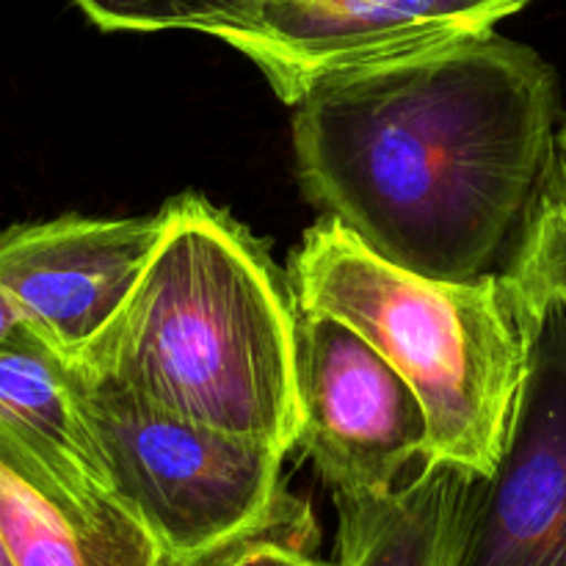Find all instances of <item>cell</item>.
<instances>
[{"label": "cell", "mask_w": 566, "mask_h": 566, "mask_svg": "<svg viewBox=\"0 0 566 566\" xmlns=\"http://www.w3.org/2000/svg\"><path fill=\"white\" fill-rule=\"evenodd\" d=\"M0 566H14V562H11L9 556V547H6L3 542V534H0Z\"/></svg>", "instance_id": "15"}, {"label": "cell", "mask_w": 566, "mask_h": 566, "mask_svg": "<svg viewBox=\"0 0 566 566\" xmlns=\"http://www.w3.org/2000/svg\"><path fill=\"white\" fill-rule=\"evenodd\" d=\"M103 31H182L193 0H75Z\"/></svg>", "instance_id": "12"}, {"label": "cell", "mask_w": 566, "mask_h": 566, "mask_svg": "<svg viewBox=\"0 0 566 566\" xmlns=\"http://www.w3.org/2000/svg\"><path fill=\"white\" fill-rule=\"evenodd\" d=\"M298 446L332 492H387L423 464L429 415L357 329L298 313Z\"/></svg>", "instance_id": "7"}, {"label": "cell", "mask_w": 566, "mask_h": 566, "mask_svg": "<svg viewBox=\"0 0 566 566\" xmlns=\"http://www.w3.org/2000/svg\"><path fill=\"white\" fill-rule=\"evenodd\" d=\"M166 227V210L130 219L59 216L0 232V282L22 324L81 365L119 318Z\"/></svg>", "instance_id": "8"}, {"label": "cell", "mask_w": 566, "mask_h": 566, "mask_svg": "<svg viewBox=\"0 0 566 566\" xmlns=\"http://www.w3.org/2000/svg\"><path fill=\"white\" fill-rule=\"evenodd\" d=\"M558 153H562V158L566 160V122L562 130H558Z\"/></svg>", "instance_id": "16"}, {"label": "cell", "mask_w": 566, "mask_h": 566, "mask_svg": "<svg viewBox=\"0 0 566 566\" xmlns=\"http://www.w3.org/2000/svg\"><path fill=\"white\" fill-rule=\"evenodd\" d=\"M310 528L313 525L307 520V523L269 531V534L241 542L199 566H335L307 553Z\"/></svg>", "instance_id": "13"}, {"label": "cell", "mask_w": 566, "mask_h": 566, "mask_svg": "<svg viewBox=\"0 0 566 566\" xmlns=\"http://www.w3.org/2000/svg\"><path fill=\"white\" fill-rule=\"evenodd\" d=\"M287 285L298 313L357 329L412 385L429 415L423 462L495 470L525 365L523 326L501 274L431 280L321 216L293 252Z\"/></svg>", "instance_id": "3"}, {"label": "cell", "mask_w": 566, "mask_h": 566, "mask_svg": "<svg viewBox=\"0 0 566 566\" xmlns=\"http://www.w3.org/2000/svg\"><path fill=\"white\" fill-rule=\"evenodd\" d=\"M470 470L423 462L387 492H332L335 566H448Z\"/></svg>", "instance_id": "10"}, {"label": "cell", "mask_w": 566, "mask_h": 566, "mask_svg": "<svg viewBox=\"0 0 566 566\" xmlns=\"http://www.w3.org/2000/svg\"><path fill=\"white\" fill-rule=\"evenodd\" d=\"M70 368L111 486L169 566H199L310 520L282 492L285 451L166 412L108 374Z\"/></svg>", "instance_id": "4"}, {"label": "cell", "mask_w": 566, "mask_h": 566, "mask_svg": "<svg viewBox=\"0 0 566 566\" xmlns=\"http://www.w3.org/2000/svg\"><path fill=\"white\" fill-rule=\"evenodd\" d=\"M501 280L514 302L566 298V160L562 153L542 188L528 230L503 265Z\"/></svg>", "instance_id": "11"}, {"label": "cell", "mask_w": 566, "mask_h": 566, "mask_svg": "<svg viewBox=\"0 0 566 566\" xmlns=\"http://www.w3.org/2000/svg\"><path fill=\"white\" fill-rule=\"evenodd\" d=\"M310 202L415 274H501L558 155V77L492 31L329 77L293 103Z\"/></svg>", "instance_id": "1"}, {"label": "cell", "mask_w": 566, "mask_h": 566, "mask_svg": "<svg viewBox=\"0 0 566 566\" xmlns=\"http://www.w3.org/2000/svg\"><path fill=\"white\" fill-rule=\"evenodd\" d=\"M0 464L50 492L119 497L88 434L70 363L25 324L0 343Z\"/></svg>", "instance_id": "9"}, {"label": "cell", "mask_w": 566, "mask_h": 566, "mask_svg": "<svg viewBox=\"0 0 566 566\" xmlns=\"http://www.w3.org/2000/svg\"><path fill=\"white\" fill-rule=\"evenodd\" d=\"M20 324H22L20 313H17V307H14V302H11L9 291H6L3 282H0V343H3L6 337H9L11 332H14Z\"/></svg>", "instance_id": "14"}, {"label": "cell", "mask_w": 566, "mask_h": 566, "mask_svg": "<svg viewBox=\"0 0 566 566\" xmlns=\"http://www.w3.org/2000/svg\"><path fill=\"white\" fill-rule=\"evenodd\" d=\"M528 0H193L182 31L247 55L282 103L329 77L492 31Z\"/></svg>", "instance_id": "5"}, {"label": "cell", "mask_w": 566, "mask_h": 566, "mask_svg": "<svg viewBox=\"0 0 566 566\" xmlns=\"http://www.w3.org/2000/svg\"><path fill=\"white\" fill-rule=\"evenodd\" d=\"M509 302L523 379L495 470L470 473L448 566H566V298Z\"/></svg>", "instance_id": "6"}, {"label": "cell", "mask_w": 566, "mask_h": 566, "mask_svg": "<svg viewBox=\"0 0 566 566\" xmlns=\"http://www.w3.org/2000/svg\"><path fill=\"white\" fill-rule=\"evenodd\" d=\"M164 210L136 291L77 368L287 453L298 446V310L287 276L208 199L186 193Z\"/></svg>", "instance_id": "2"}]
</instances>
